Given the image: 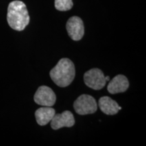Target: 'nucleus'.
Here are the masks:
<instances>
[{"label":"nucleus","instance_id":"obj_8","mask_svg":"<svg viewBox=\"0 0 146 146\" xmlns=\"http://www.w3.org/2000/svg\"><path fill=\"white\" fill-rule=\"evenodd\" d=\"M129 87V83L127 78L123 74H118L110 81L107 89L110 94H116L125 92Z\"/></svg>","mask_w":146,"mask_h":146},{"label":"nucleus","instance_id":"obj_4","mask_svg":"<svg viewBox=\"0 0 146 146\" xmlns=\"http://www.w3.org/2000/svg\"><path fill=\"white\" fill-rule=\"evenodd\" d=\"M83 78L85 85L95 90L102 89L106 83L104 74L99 68H92L87 71Z\"/></svg>","mask_w":146,"mask_h":146},{"label":"nucleus","instance_id":"obj_1","mask_svg":"<svg viewBox=\"0 0 146 146\" xmlns=\"http://www.w3.org/2000/svg\"><path fill=\"white\" fill-rule=\"evenodd\" d=\"M7 21L11 28L22 31L26 28L30 21L26 5L21 1H13L8 8Z\"/></svg>","mask_w":146,"mask_h":146},{"label":"nucleus","instance_id":"obj_12","mask_svg":"<svg viewBox=\"0 0 146 146\" xmlns=\"http://www.w3.org/2000/svg\"><path fill=\"white\" fill-rule=\"evenodd\" d=\"M106 78V81H110V77L108 76H107L106 77H105Z\"/></svg>","mask_w":146,"mask_h":146},{"label":"nucleus","instance_id":"obj_6","mask_svg":"<svg viewBox=\"0 0 146 146\" xmlns=\"http://www.w3.org/2000/svg\"><path fill=\"white\" fill-rule=\"evenodd\" d=\"M66 30L71 39L74 41H79L85 33L83 21L78 16L70 18L66 23Z\"/></svg>","mask_w":146,"mask_h":146},{"label":"nucleus","instance_id":"obj_5","mask_svg":"<svg viewBox=\"0 0 146 146\" xmlns=\"http://www.w3.org/2000/svg\"><path fill=\"white\" fill-rule=\"evenodd\" d=\"M34 101L40 106L52 107L56 103V96L50 87L43 85L39 87L36 91Z\"/></svg>","mask_w":146,"mask_h":146},{"label":"nucleus","instance_id":"obj_9","mask_svg":"<svg viewBox=\"0 0 146 146\" xmlns=\"http://www.w3.org/2000/svg\"><path fill=\"white\" fill-rule=\"evenodd\" d=\"M98 106L102 112L107 115L116 114L122 109L117 102L108 96H104L100 98L98 102Z\"/></svg>","mask_w":146,"mask_h":146},{"label":"nucleus","instance_id":"obj_10","mask_svg":"<svg viewBox=\"0 0 146 146\" xmlns=\"http://www.w3.org/2000/svg\"><path fill=\"white\" fill-rule=\"evenodd\" d=\"M55 114V110L52 107L48 106L40 108L36 110L35 113L36 122L40 126L47 125L52 120Z\"/></svg>","mask_w":146,"mask_h":146},{"label":"nucleus","instance_id":"obj_7","mask_svg":"<svg viewBox=\"0 0 146 146\" xmlns=\"http://www.w3.org/2000/svg\"><path fill=\"white\" fill-rule=\"evenodd\" d=\"M50 122L51 127L54 130H58L62 127H71L75 123L72 113L68 110L61 114H55Z\"/></svg>","mask_w":146,"mask_h":146},{"label":"nucleus","instance_id":"obj_3","mask_svg":"<svg viewBox=\"0 0 146 146\" xmlns=\"http://www.w3.org/2000/svg\"><path fill=\"white\" fill-rule=\"evenodd\" d=\"M74 110L79 115L94 114L98 110L96 100L89 95L83 94L80 96L74 102Z\"/></svg>","mask_w":146,"mask_h":146},{"label":"nucleus","instance_id":"obj_2","mask_svg":"<svg viewBox=\"0 0 146 146\" xmlns=\"http://www.w3.org/2000/svg\"><path fill=\"white\" fill-rule=\"evenodd\" d=\"M50 77L55 84L60 87L70 85L75 76V68L68 58H62L50 71Z\"/></svg>","mask_w":146,"mask_h":146},{"label":"nucleus","instance_id":"obj_11","mask_svg":"<svg viewBox=\"0 0 146 146\" xmlns=\"http://www.w3.org/2000/svg\"><path fill=\"white\" fill-rule=\"evenodd\" d=\"M72 6V0H55V8L59 11L70 10Z\"/></svg>","mask_w":146,"mask_h":146}]
</instances>
